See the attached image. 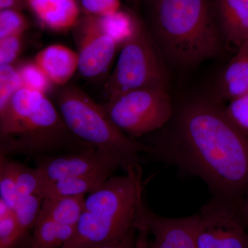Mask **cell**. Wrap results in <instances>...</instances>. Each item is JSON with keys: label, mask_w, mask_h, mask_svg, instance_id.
Listing matches in <instances>:
<instances>
[{"label": "cell", "mask_w": 248, "mask_h": 248, "mask_svg": "<svg viewBox=\"0 0 248 248\" xmlns=\"http://www.w3.org/2000/svg\"><path fill=\"white\" fill-rule=\"evenodd\" d=\"M146 137L152 159L199 178L212 197L241 203L248 189V137L221 99L202 96L174 106L169 123Z\"/></svg>", "instance_id": "cell-1"}, {"label": "cell", "mask_w": 248, "mask_h": 248, "mask_svg": "<svg viewBox=\"0 0 248 248\" xmlns=\"http://www.w3.org/2000/svg\"><path fill=\"white\" fill-rule=\"evenodd\" d=\"M142 217L153 237L150 240L151 248H197V213L178 218L164 217L155 213L144 203Z\"/></svg>", "instance_id": "cell-11"}, {"label": "cell", "mask_w": 248, "mask_h": 248, "mask_svg": "<svg viewBox=\"0 0 248 248\" xmlns=\"http://www.w3.org/2000/svg\"><path fill=\"white\" fill-rule=\"evenodd\" d=\"M16 67L22 79L23 87L46 95L53 88L52 81L35 61L22 62Z\"/></svg>", "instance_id": "cell-23"}, {"label": "cell", "mask_w": 248, "mask_h": 248, "mask_svg": "<svg viewBox=\"0 0 248 248\" xmlns=\"http://www.w3.org/2000/svg\"><path fill=\"white\" fill-rule=\"evenodd\" d=\"M56 107L76 138L112 156L125 173L141 166V155L147 154L148 146L124 133L104 106L79 87L63 86L57 97Z\"/></svg>", "instance_id": "cell-5"}, {"label": "cell", "mask_w": 248, "mask_h": 248, "mask_svg": "<svg viewBox=\"0 0 248 248\" xmlns=\"http://www.w3.org/2000/svg\"><path fill=\"white\" fill-rule=\"evenodd\" d=\"M30 22L22 11L0 10V39L9 36L24 35Z\"/></svg>", "instance_id": "cell-26"}, {"label": "cell", "mask_w": 248, "mask_h": 248, "mask_svg": "<svg viewBox=\"0 0 248 248\" xmlns=\"http://www.w3.org/2000/svg\"><path fill=\"white\" fill-rule=\"evenodd\" d=\"M22 87L16 65H0V111L4 110L14 94Z\"/></svg>", "instance_id": "cell-25"}, {"label": "cell", "mask_w": 248, "mask_h": 248, "mask_svg": "<svg viewBox=\"0 0 248 248\" xmlns=\"http://www.w3.org/2000/svg\"><path fill=\"white\" fill-rule=\"evenodd\" d=\"M103 106L114 123L135 140L162 128L174 110L168 86L132 90L110 98Z\"/></svg>", "instance_id": "cell-7"}, {"label": "cell", "mask_w": 248, "mask_h": 248, "mask_svg": "<svg viewBox=\"0 0 248 248\" xmlns=\"http://www.w3.org/2000/svg\"><path fill=\"white\" fill-rule=\"evenodd\" d=\"M223 42L238 48L248 40V0H212Z\"/></svg>", "instance_id": "cell-12"}, {"label": "cell", "mask_w": 248, "mask_h": 248, "mask_svg": "<svg viewBox=\"0 0 248 248\" xmlns=\"http://www.w3.org/2000/svg\"><path fill=\"white\" fill-rule=\"evenodd\" d=\"M141 166L111 177L85 198L84 210L66 248H89L136 230L144 203Z\"/></svg>", "instance_id": "cell-4"}, {"label": "cell", "mask_w": 248, "mask_h": 248, "mask_svg": "<svg viewBox=\"0 0 248 248\" xmlns=\"http://www.w3.org/2000/svg\"><path fill=\"white\" fill-rule=\"evenodd\" d=\"M86 16L94 27L113 39L120 49L133 35L141 19L132 10L123 7L109 16Z\"/></svg>", "instance_id": "cell-16"}, {"label": "cell", "mask_w": 248, "mask_h": 248, "mask_svg": "<svg viewBox=\"0 0 248 248\" xmlns=\"http://www.w3.org/2000/svg\"><path fill=\"white\" fill-rule=\"evenodd\" d=\"M152 35L165 60L191 68L221 53L212 0H153Z\"/></svg>", "instance_id": "cell-2"}, {"label": "cell", "mask_w": 248, "mask_h": 248, "mask_svg": "<svg viewBox=\"0 0 248 248\" xmlns=\"http://www.w3.org/2000/svg\"><path fill=\"white\" fill-rule=\"evenodd\" d=\"M241 203L211 197L197 213V248H248V226Z\"/></svg>", "instance_id": "cell-8"}, {"label": "cell", "mask_w": 248, "mask_h": 248, "mask_svg": "<svg viewBox=\"0 0 248 248\" xmlns=\"http://www.w3.org/2000/svg\"><path fill=\"white\" fill-rule=\"evenodd\" d=\"M16 170L19 195L40 196L46 182L39 169L29 168L16 161Z\"/></svg>", "instance_id": "cell-24"}, {"label": "cell", "mask_w": 248, "mask_h": 248, "mask_svg": "<svg viewBox=\"0 0 248 248\" xmlns=\"http://www.w3.org/2000/svg\"><path fill=\"white\" fill-rule=\"evenodd\" d=\"M225 110L235 126L248 137V94L228 102Z\"/></svg>", "instance_id": "cell-27"}, {"label": "cell", "mask_w": 248, "mask_h": 248, "mask_svg": "<svg viewBox=\"0 0 248 248\" xmlns=\"http://www.w3.org/2000/svg\"><path fill=\"white\" fill-rule=\"evenodd\" d=\"M136 229V239L134 248H151L149 231L145 224L142 215L139 218Z\"/></svg>", "instance_id": "cell-30"}, {"label": "cell", "mask_w": 248, "mask_h": 248, "mask_svg": "<svg viewBox=\"0 0 248 248\" xmlns=\"http://www.w3.org/2000/svg\"><path fill=\"white\" fill-rule=\"evenodd\" d=\"M0 200L13 210L19 199L16 161L0 155Z\"/></svg>", "instance_id": "cell-20"}, {"label": "cell", "mask_w": 248, "mask_h": 248, "mask_svg": "<svg viewBox=\"0 0 248 248\" xmlns=\"http://www.w3.org/2000/svg\"><path fill=\"white\" fill-rule=\"evenodd\" d=\"M89 146L71 133L44 93L22 87L0 111L1 156H41Z\"/></svg>", "instance_id": "cell-3"}, {"label": "cell", "mask_w": 248, "mask_h": 248, "mask_svg": "<svg viewBox=\"0 0 248 248\" xmlns=\"http://www.w3.org/2000/svg\"><path fill=\"white\" fill-rule=\"evenodd\" d=\"M43 200L40 195H19L14 210L24 235L35 226Z\"/></svg>", "instance_id": "cell-22"}, {"label": "cell", "mask_w": 248, "mask_h": 248, "mask_svg": "<svg viewBox=\"0 0 248 248\" xmlns=\"http://www.w3.org/2000/svg\"><path fill=\"white\" fill-rule=\"evenodd\" d=\"M35 63L54 85L64 86L78 71L77 52L61 45L48 46L36 55Z\"/></svg>", "instance_id": "cell-14"}, {"label": "cell", "mask_w": 248, "mask_h": 248, "mask_svg": "<svg viewBox=\"0 0 248 248\" xmlns=\"http://www.w3.org/2000/svg\"><path fill=\"white\" fill-rule=\"evenodd\" d=\"M78 4L86 16H109L122 7L121 0H79Z\"/></svg>", "instance_id": "cell-28"}, {"label": "cell", "mask_w": 248, "mask_h": 248, "mask_svg": "<svg viewBox=\"0 0 248 248\" xmlns=\"http://www.w3.org/2000/svg\"><path fill=\"white\" fill-rule=\"evenodd\" d=\"M110 177L108 174H93L46 182L40 196L43 199L86 196L97 190Z\"/></svg>", "instance_id": "cell-17"}, {"label": "cell", "mask_w": 248, "mask_h": 248, "mask_svg": "<svg viewBox=\"0 0 248 248\" xmlns=\"http://www.w3.org/2000/svg\"><path fill=\"white\" fill-rule=\"evenodd\" d=\"M218 99L232 100L248 94V40L238 48L218 81Z\"/></svg>", "instance_id": "cell-15"}, {"label": "cell", "mask_w": 248, "mask_h": 248, "mask_svg": "<svg viewBox=\"0 0 248 248\" xmlns=\"http://www.w3.org/2000/svg\"><path fill=\"white\" fill-rule=\"evenodd\" d=\"M241 208L243 215H244L248 226V189L245 194L244 198L241 201Z\"/></svg>", "instance_id": "cell-33"}, {"label": "cell", "mask_w": 248, "mask_h": 248, "mask_svg": "<svg viewBox=\"0 0 248 248\" xmlns=\"http://www.w3.org/2000/svg\"><path fill=\"white\" fill-rule=\"evenodd\" d=\"M24 45V35H12L0 39V65L14 64Z\"/></svg>", "instance_id": "cell-29"}, {"label": "cell", "mask_w": 248, "mask_h": 248, "mask_svg": "<svg viewBox=\"0 0 248 248\" xmlns=\"http://www.w3.org/2000/svg\"><path fill=\"white\" fill-rule=\"evenodd\" d=\"M137 229L123 238L89 248H134L136 239Z\"/></svg>", "instance_id": "cell-31"}, {"label": "cell", "mask_w": 248, "mask_h": 248, "mask_svg": "<svg viewBox=\"0 0 248 248\" xmlns=\"http://www.w3.org/2000/svg\"><path fill=\"white\" fill-rule=\"evenodd\" d=\"M24 236L14 210L0 200V248H14Z\"/></svg>", "instance_id": "cell-21"}, {"label": "cell", "mask_w": 248, "mask_h": 248, "mask_svg": "<svg viewBox=\"0 0 248 248\" xmlns=\"http://www.w3.org/2000/svg\"><path fill=\"white\" fill-rule=\"evenodd\" d=\"M72 29L81 76L96 79L105 74L120 49L115 41L94 27L84 15L80 16Z\"/></svg>", "instance_id": "cell-10"}, {"label": "cell", "mask_w": 248, "mask_h": 248, "mask_svg": "<svg viewBox=\"0 0 248 248\" xmlns=\"http://www.w3.org/2000/svg\"><path fill=\"white\" fill-rule=\"evenodd\" d=\"M85 198L86 196L45 198L38 218L76 227L84 210Z\"/></svg>", "instance_id": "cell-18"}, {"label": "cell", "mask_w": 248, "mask_h": 248, "mask_svg": "<svg viewBox=\"0 0 248 248\" xmlns=\"http://www.w3.org/2000/svg\"><path fill=\"white\" fill-rule=\"evenodd\" d=\"M27 4L43 27L57 32L73 29L81 16L77 0H27Z\"/></svg>", "instance_id": "cell-13"}, {"label": "cell", "mask_w": 248, "mask_h": 248, "mask_svg": "<svg viewBox=\"0 0 248 248\" xmlns=\"http://www.w3.org/2000/svg\"><path fill=\"white\" fill-rule=\"evenodd\" d=\"M46 182L67 178L108 174L112 177L120 164L112 156L89 146L80 151L45 156L37 166Z\"/></svg>", "instance_id": "cell-9"}, {"label": "cell", "mask_w": 248, "mask_h": 248, "mask_svg": "<svg viewBox=\"0 0 248 248\" xmlns=\"http://www.w3.org/2000/svg\"><path fill=\"white\" fill-rule=\"evenodd\" d=\"M27 9V0H0V10Z\"/></svg>", "instance_id": "cell-32"}, {"label": "cell", "mask_w": 248, "mask_h": 248, "mask_svg": "<svg viewBox=\"0 0 248 248\" xmlns=\"http://www.w3.org/2000/svg\"><path fill=\"white\" fill-rule=\"evenodd\" d=\"M29 248H62L71 239L76 227L38 218Z\"/></svg>", "instance_id": "cell-19"}, {"label": "cell", "mask_w": 248, "mask_h": 248, "mask_svg": "<svg viewBox=\"0 0 248 248\" xmlns=\"http://www.w3.org/2000/svg\"><path fill=\"white\" fill-rule=\"evenodd\" d=\"M168 77L164 57L141 19L121 47L115 68L104 86V94L108 100L132 90L168 86Z\"/></svg>", "instance_id": "cell-6"}]
</instances>
